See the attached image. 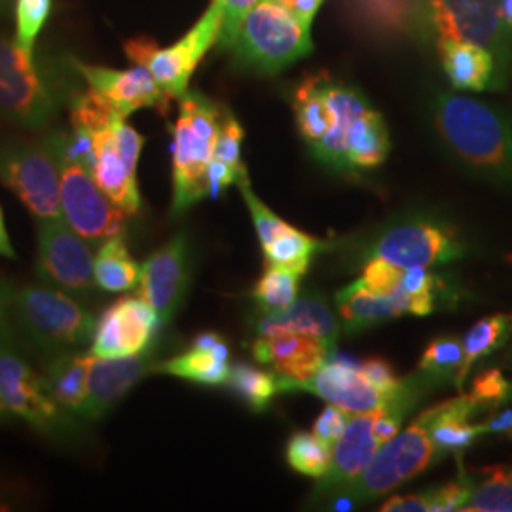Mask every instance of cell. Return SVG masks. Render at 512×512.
<instances>
[{"mask_svg": "<svg viewBox=\"0 0 512 512\" xmlns=\"http://www.w3.org/2000/svg\"><path fill=\"white\" fill-rule=\"evenodd\" d=\"M0 399L10 414L44 435H61L69 427L71 414L55 403L44 376L14 348L0 349Z\"/></svg>", "mask_w": 512, "mask_h": 512, "instance_id": "cell-14", "label": "cell"}, {"mask_svg": "<svg viewBox=\"0 0 512 512\" xmlns=\"http://www.w3.org/2000/svg\"><path fill=\"white\" fill-rule=\"evenodd\" d=\"M71 67V59L65 69L0 37V118L29 131L50 126L78 92Z\"/></svg>", "mask_w": 512, "mask_h": 512, "instance_id": "cell-3", "label": "cell"}, {"mask_svg": "<svg viewBox=\"0 0 512 512\" xmlns=\"http://www.w3.org/2000/svg\"><path fill=\"white\" fill-rule=\"evenodd\" d=\"M78 76L99 93L110 107L124 118L141 109H156L167 114L171 97L162 90L147 67L135 65L126 71L90 65L80 59H71Z\"/></svg>", "mask_w": 512, "mask_h": 512, "instance_id": "cell-18", "label": "cell"}, {"mask_svg": "<svg viewBox=\"0 0 512 512\" xmlns=\"http://www.w3.org/2000/svg\"><path fill=\"white\" fill-rule=\"evenodd\" d=\"M467 512H512V467H488L473 480Z\"/></svg>", "mask_w": 512, "mask_h": 512, "instance_id": "cell-37", "label": "cell"}, {"mask_svg": "<svg viewBox=\"0 0 512 512\" xmlns=\"http://www.w3.org/2000/svg\"><path fill=\"white\" fill-rule=\"evenodd\" d=\"M162 321L143 296H126L110 304L95 323L90 353L101 359L135 357L154 348Z\"/></svg>", "mask_w": 512, "mask_h": 512, "instance_id": "cell-15", "label": "cell"}, {"mask_svg": "<svg viewBox=\"0 0 512 512\" xmlns=\"http://www.w3.org/2000/svg\"><path fill=\"white\" fill-rule=\"evenodd\" d=\"M310 27L274 0H258L239 23L230 52L245 69L279 73L310 54Z\"/></svg>", "mask_w": 512, "mask_h": 512, "instance_id": "cell-6", "label": "cell"}, {"mask_svg": "<svg viewBox=\"0 0 512 512\" xmlns=\"http://www.w3.org/2000/svg\"><path fill=\"white\" fill-rule=\"evenodd\" d=\"M336 306L342 325L348 332H363L404 315L399 293L391 296L372 293L366 289L361 279L353 281L336 294Z\"/></svg>", "mask_w": 512, "mask_h": 512, "instance_id": "cell-27", "label": "cell"}, {"mask_svg": "<svg viewBox=\"0 0 512 512\" xmlns=\"http://www.w3.org/2000/svg\"><path fill=\"white\" fill-rule=\"evenodd\" d=\"M274 2L281 4L283 8H287L302 23L311 25V19L315 16V12H317V8L321 6L323 0H274Z\"/></svg>", "mask_w": 512, "mask_h": 512, "instance_id": "cell-51", "label": "cell"}, {"mask_svg": "<svg viewBox=\"0 0 512 512\" xmlns=\"http://www.w3.org/2000/svg\"><path fill=\"white\" fill-rule=\"evenodd\" d=\"M321 249V241L311 238L308 234L300 232L298 228H291L281 236L262 247L266 266L296 270L306 274L310 268L311 258Z\"/></svg>", "mask_w": 512, "mask_h": 512, "instance_id": "cell-36", "label": "cell"}, {"mask_svg": "<svg viewBox=\"0 0 512 512\" xmlns=\"http://www.w3.org/2000/svg\"><path fill=\"white\" fill-rule=\"evenodd\" d=\"M469 395L478 406L480 414L494 412L499 406L511 401L512 382L505 378V374L501 370L490 368L476 376L471 384Z\"/></svg>", "mask_w": 512, "mask_h": 512, "instance_id": "cell-41", "label": "cell"}, {"mask_svg": "<svg viewBox=\"0 0 512 512\" xmlns=\"http://www.w3.org/2000/svg\"><path fill=\"white\" fill-rule=\"evenodd\" d=\"M300 272L266 266L264 275L256 281L253 289L256 308L264 313H279L291 308L298 300L300 291Z\"/></svg>", "mask_w": 512, "mask_h": 512, "instance_id": "cell-35", "label": "cell"}, {"mask_svg": "<svg viewBox=\"0 0 512 512\" xmlns=\"http://www.w3.org/2000/svg\"><path fill=\"white\" fill-rule=\"evenodd\" d=\"M92 245L63 219L37 220V275L78 300H88L95 289Z\"/></svg>", "mask_w": 512, "mask_h": 512, "instance_id": "cell-13", "label": "cell"}, {"mask_svg": "<svg viewBox=\"0 0 512 512\" xmlns=\"http://www.w3.org/2000/svg\"><path fill=\"white\" fill-rule=\"evenodd\" d=\"M349 418H351L349 412L342 410V408L336 406V404H329V406L321 412V416L313 423V431H311V433H313L317 439L321 440L323 444H327L330 450H332L334 444L342 437V433H344V429H346V425H348Z\"/></svg>", "mask_w": 512, "mask_h": 512, "instance_id": "cell-46", "label": "cell"}, {"mask_svg": "<svg viewBox=\"0 0 512 512\" xmlns=\"http://www.w3.org/2000/svg\"><path fill=\"white\" fill-rule=\"evenodd\" d=\"M486 433H499L512 439V410H505L484 423Z\"/></svg>", "mask_w": 512, "mask_h": 512, "instance_id": "cell-52", "label": "cell"}, {"mask_svg": "<svg viewBox=\"0 0 512 512\" xmlns=\"http://www.w3.org/2000/svg\"><path fill=\"white\" fill-rule=\"evenodd\" d=\"M389 154V133L384 118L374 109L353 122L346 137L348 171L374 169L385 162Z\"/></svg>", "mask_w": 512, "mask_h": 512, "instance_id": "cell-30", "label": "cell"}, {"mask_svg": "<svg viewBox=\"0 0 512 512\" xmlns=\"http://www.w3.org/2000/svg\"><path fill=\"white\" fill-rule=\"evenodd\" d=\"M279 332L310 334L334 349L340 336V323L325 296L311 293L298 298L291 308L279 313H264L256 321V336H274Z\"/></svg>", "mask_w": 512, "mask_h": 512, "instance_id": "cell-24", "label": "cell"}, {"mask_svg": "<svg viewBox=\"0 0 512 512\" xmlns=\"http://www.w3.org/2000/svg\"><path fill=\"white\" fill-rule=\"evenodd\" d=\"M382 512H433V488L418 494L393 495L380 507Z\"/></svg>", "mask_w": 512, "mask_h": 512, "instance_id": "cell-49", "label": "cell"}, {"mask_svg": "<svg viewBox=\"0 0 512 512\" xmlns=\"http://www.w3.org/2000/svg\"><path fill=\"white\" fill-rule=\"evenodd\" d=\"M226 109L200 92L179 99V118L173 126V202L171 213L183 215L207 194V167L213 160Z\"/></svg>", "mask_w": 512, "mask_h": 512, "instance_id": "cell-5", "label": "cell"}, {"mask_svg": "<svg viewBox=\"0 0 512 512\" xmlns=\"http://www.w3.org/2000/svg\"><path fill=\"white\" fill-rule=\"evenodd\" d=\"M222 21V8L213 0L198 23L173 46L158 48L154 40L133 38L124 50L135 65L147 67L171 99H181L203 55L219 40Z\"/></svg>", "mask_w": 512, "mask_h": 512, "instance_id": "cell-8", "label": "cell"}, {"mask_svg": "<svg viewBox=\"0 0 512 512\" xmlns=\"http://www.w3.org/2000/svg\"><path fill=\"white\" fill-rule=\"evenodd\" d=\"M433 120L461 164L495 183L512 184V118L505 110L467 95L440 93Z\"/></svg>", "mask_w": 512, "mask_h": 512, "instance_id": "cell-2", "label": "cell"}, {"mask_svg": "<svg viewBox=\"0 0 512 512\" xmlns=\"http://www.w3.org/2000/svg\"><path fill=\"white\" fill-rule=\"evenodd\" d=\"M503 16L512 27V0H503Z\"/></svg>", "mask_w": 512, "mask_h": 512, "instance_id": "cell-54", "label": "cell"}, {"mask_svg": "<svg viewBox=\"0 0 512 512\" xmlns=\"http://www.w3.org/2000/svg\"><path fill=\"white\" fill-rule=\"evenodd\" d=\"M222 8V31H220L219 42L224 50H230L236 33H238L239 23L247 16V12L255 6L258 0H217Z\"/></svg>", "mask_w": 512, "mask_h": 512, "instance_id": "cell-48", "label": "cell"}, {"mask_svg": "<svg viewBox=\"0 0 512 512\" xmlns=\"http://www.w3.org/2000/svg\"><path fill=\"white\" fill-rule=\"evenodd\" d=\"M480 414L475 401L469 393L459 395L435 404L421 412L420 418L427 425L429 437L433 440L440 456L461 454L469 448L480 435L486 433L484 423H475V416Z\"/></svg>", "mask_w": 512, "mask_h": 512, "instance_id": "cell-23", "label": "cell"}, {"mask_svg": "<svg viewBox=\"0 0 512 512\" xmlns=\"http://www.w3.org/2000/svg\"><path fill=\"white\" fill-rule=\"evenodd\" d=\"M243 128L238 120L226 110L220 126L219 139L213 158L220 160L224 164L234 167L236 171H247L245 165L241 164V143H243Z\"/></svg>", "mask_w": 512, "mask_h": 512, "instance_id": "cell-44", "label": "cell"}, {"mask_svg": "<svg viewBox=\"0 0 512 512\" xmlns=\"http://www.w3.org/2000/svg\"><path fill=\"white\" fill-rule=\"evenodd\" d=\"M52 154L61 175V213L74 232L90 245L124 236L129 215L110 202L109 196L95 183L92 171L61 152L52 150Z\"/></svg>", "mask_w": 512, "mask_h": 512, "instance_id": "cell-12", "label": "cell"}, {"mask_svg": "<svg viewBox=\"0 0 512 512\" xmlns=\"http://www.w3.org/2000/svg\"><path fill=\"white\" fill-rule=\"evenodd\" d=\"M418 27L442 42H471L490 50L503 76L512 63V27L503 0H420Z\"/></svg>", "mask_w": 512, "mask_h": 512, "instance_id": "cell-7", "label": "cell"}, {"mask_svg": "<svg viewBox=\"0 0 512 512\" xmlns=\"http://www.w3.org/2000/svg\"><path fill=\"white\" fill-rule=\"evenodd\" d=\"M93 275L103 293H129L141 283V266L129 253L124 236L105 239L95 255Z\"/></svg>", "mask_w": 512, "mask_h": 512, "instance_id": "cell-29", "label": "cell"}, {"mask_svg": "<svg viewBox=\"0 0 512 512\" xmlns=\"http://www.w3.org/2000/svg\"><path fill=\"white\" fill-rule=\"evenodd\" d=\"M368 258H384L399 268H431L461 258L458 232L442 219L408 215L385 224L365 247Z\"/></svg>", "mask_w": 512, "mask_h": 512, "instance_id": "cell-11", "label": "cell"}, {"mask_svg": "<svg viewBox=\"0 0 512 512\" xmlns=\"http://www.w3.org/2000/svg\"><path fill=\"white\" fill-rule=\"evenodd\" d=\"M156 349L150 348L135 357L101 359L92 357L88 401L78 418L97 421L105 418L129 391L145 376L156 370Z\"/></svg>", "mask_w": 512, "mask_h": 512, "instance_id": "cell-19", "label": "cell"}, {"mask_svg": "<svg viewBox=\"0 0 512 512\" xmlns=\"http://www.w3.org/2000/svg\"><path fill=\"white\" fill-rule=\"evenodd\" d=\"M8 313L16 336L48 357L88 346L95 317L78 298L46 283H8Z\"/></svg>", "mask_w": 512, "mask_h": 512, "instance_id": "cell-4", "label": "cell"}, {"mask_svg": "<svg viewBox=\"0 0 512 512\" xmlns=\"http://www.w3.org/2000/svg\"><path fill=\"white\" fill-rule=\"evenodd\" d=\"M444 289V283L439 275L431 274L427 268H406L401 281V291L412 294V296H423L433 298L439 302L440 293Z\"/></svg>", "mask_w": 512, "mask_h": 512, "instance_id": "cell-47", "label": "cell"}, {"mask_svg": "<svg viewBox=\"0 0 512 512\" xmlns=\"http://www.w3.org/2000/svg\"><path fill=\"white\" fill-rule=\"evenodd\" d=\"M294 114L302 137L315 147L330 128V112L321 90V74L308 76L294 93Z\"/></svg>", "mask_w": 512, "mask_h": 512, "instance_id": "cell-33", "label": "cell"}, {"mask_svg": "<svg viewBox=\"0 0 512 512\" xmlns=\"http://www.w3.org/2000/svg\"><path fill=\"white\" fill-rule=\"evenodd\" d=\"M251 351L260 365L270 366L277 376L302 382L329 361L334 349L310 334L279 332L274 336H256Z\"/></svg>", "mask_w": 512, "mask_h": 512, "instance_id": "cell-20", "label": "cell"}, {"mask_svg": "<svg viewBox=\"0 0 512 512\" xmlns=\"http://www.w3.org/2000/svg\"><path fill=\"white\" fill-rule=\"evenodd\" d=\"M403 272V268L387 262L384 258H368L361 281L368 291L382 294V296H391L401 289Z\"/></svg>", "mask_w": 512, "mask_h": 512, "instance_id": "cell-43", "label": "cell"}, {"mask_svg": "<svg viewBox=\"0 0 512 512\" xmlns=\"http://www.w3.org/2000/svg\"><path fill=\"white\" fill-rule=\"evenodd\" d=\"M238 186L243 200H245L249 211H251V219H253V224H255L256 236L260 239L262 247H266L277 236H281L283 232L293 228L291 224H287L285 220L279 219L274 211H270L264 203L256 198L255 192L251 188V183H249V177H243L239 181Z\"/></svg>", "mask_w": 512, "mask_h": 512, "instance_id": "cell-42", "label": "cell"}, {"mask_svg": "<svg viewBox=\"0 0 512 512\" xmlns=\"http://www.w3.org/2000/svg\"><path fill=\"white\" fill-rule=\"evenodd\" d=\"M10 416V412H8V408L4 406V403H2V399H0V421L6 420Z\"/></svg>", "mask_w": 512, "mask_h": 512, "instance_id": "cell-55", "label": "cell"}, {"mask_svg": "<svg viewBox=\"0 0 512 512\" xmlns=\"http://www.w3.org/2000/svg\"><path fill=\"white\" fill-rule=\"evenodd\" d=\"M0 256H2V258H16L14 245H12V241H10L8 230H6V224H4V213H2V207H0Z\"/></svg>", "mask_w": 512, "mask_h": 512, "instance_id": "cell-53", "label": "cell"}, {"mask_svg": "<svg viewBox=\"0 0 512 512\" xmlns=\"http://www.w3.org/2000/svg\"><path fill=\"white\" fill-rule=\"evenodd\" d=\"M359 370L370 384L387 397L395 395L403 387V378H399L391 363H387L382 357L366 359L363 363H359Z\"/></svg>", "mask_w": 512, "mask_h": 512, "instance_id": "cell-45", "label": "cell"}, {"mask_svg": "<svg viewBox=\"0 0 512 512\" xmlns=\"http://www.w3.org/2000/svg\"><path fill=\"white\" fill-rule=\"evenodd\" d=\"M18 336L8 313V281L0 279V349L16 348Z\"/></svg>", "mask_w": 512, "mask_h": 512, "instance_id": "cell-50", "label": "cell"}, {"mask_svg": "<svg viewBox=\"0 0 512 512\" xmlns=\"http://www.w3.org/2000/svg\"><path fill=\"white\" fill-rule=\"evenodd\" d=\"M461 363H463L461 340L454 336H439L423 351L418 363V372L433 385L456 382Z\"/></svg>", "mask_w": 512, "mask_h": 512, "instance_id": "cell-38", "label": "cell"}, {"mask_svg": "<svg viewBox=\"0 0 512 512\" xmlns=\"http://www.w3.org/2000/svg\"><path fill=\"white\" fill-rule=\"evenodd\" d=\"M0 181L37 220L61 219V175L46 139L0 141Z\"/></svg>", "mask_w": 512, "mask_h": 512, "instance_id": "cell-9", "label": "cell"}, {"mask_svg": "<svg viewBox=\"0 0 512 512\" xmlns=\"http://www.w3.org/2000/svg\"><path fill=\"white\" fill-rule=\"evenodd\" d=\"M230 348L222 338L215 348H190L156 365L154 372L169 374L192 384L219 387L228 384L230 378Z\"/></svg>", "mask_w": 512, "mask_h": 512, "instance_id": "cell-28", "label": "cell"}, {"mask_svg": "<svg viewBox=\"0 0 512 512\" xmlns=\"http://www.w3.org/2000/svg\"><path fill=\"white\" fill-rule=\"evenodd\" d=\"M67 109L71 126L88 131L92 137L95 183L126 215H137L141 209L137 164L145 137L92 88L74 93Z\"/></svg>", "mask_w": 512, "mask_h": 512, "instance_id": "cell-1", "label": "cell"}, {"mask_svg": "<svg viewBox=\"0 0 512 512\" xmlns=\"http://www.w3.org/2000/svg\"><path fill=\"white\" fill-rule=\"evenodd\" d=\"M54 0H16V42L35 54L38 35L52 14Z\"/></svg>", "mask_w": 512, "mask_h": 512, "instance_id": "cell-40", "label": "cell"}, {"mask_svg": "<svg viewBox=\"0 0 512 512\" xmlns=\"http://www.w3.org/2000/svg\"><path fill=\"white\" fill-rule=\"evenodd\" d=\"M353 14L368 31L397 35L418 21L420 0H349Z\"/></svg>", "mask_w": 512, "mask_h": 512, "instance_id": "cell-32", "label": "cell"}, {"mask_svg": "<svg viewBox=\"0 0 512 512\" xmlns=\"http://www.w3.org/2000/svg\"><path fill=\"white\" fill-rule=\"evenodd\" d=\"M512 336V313H495L484 317L475 327L467 330L461 340L463 346V363L456 376V387L461 389L467 382L471 370L476 363L492 355L494 351L503 348Z\"/></svg>", "mask_w": 512, "mask_h": 512, "instance_id": "cell-31", "label": "cell"}, {"mask_svg": "<svg viewBox=\"0 0 512 512\" xmlns=\"http://www.w3.org/2000/svg\"><path fill=\"white\" fill-rule=\"evenodd\" d=\"M442 69L450 84L461 92L499 90L505 84L495 55L471 42L439 44Z\"/></svg>", "mask_w": 512, "mask_h": 512, "instance_id": "cell-25", "label": "cell"}, {"mask_svg": "<svg viewBox=\"0 0 512 512\" xmlns=\"http://www.w3.org/2000/svg\"><path fill=\"white\" fill-rule=\"evenodd\" d=\"M226 385L256 414L264 412L274 401L275 395L281 393L275 372L272 374L247 363L232 365Z\"/></svg>", "mask_w": 512, "mask_h": 512, "instance_id": "cell-34", "label": "cell"}, {"mask_svg": "<svg viewBox=\"0 0 512 512\" xmlns=\"http://www.w3.org/2000/svg\"><path fill=\"white\" fill-rule=\"evenodd\" d=\"M12 0H0V10H4Z\"/></svg>", "mask_w": 512, "mask_h": 512, "instance_id": "cell-56", "label": "cell"}, {"mask_svg": "<svg viewBox=\"0 0 512 512\" xmlns=\"http://www.w3.org/2000/svg\"><path fill=\"white\" fill-rule=\"evenodd\" d=\"M92 357L90 351L57 353L50 357L44 370V380L55 403L71 416H80L84 404L88 401Z\"/></svg>", "mask_w": 512, "mask_h": 512, "instance_id": "cell-26", "label": "cell"}, {"mask_svg": "<svg viewBox=\"0 0 512 512\" xmlns=\"http://www.w3.org/2000/svg\"><path fill=\"white\" fill-rule=\"evenodd\" d=\"M440 458L427 425L418 416L393 439L380 444L365 471L342 495L351 499L353 505L374 501L421 475Z\"/></svg>", "mask_w": 512, "mask_h": 512, "instance_id": "cell-10", "label": "cell"}, {"mask_svg": "<svg viewBox=\"0 0 512 512\" xmlns=\"http://www.w3.org/2000/svg\"><path fill=\"white\" fill-rule=\"evenodd\" d=\"M192 277V255L186 234L169 239L141 266L139 294L156 310L162 327L181 310Z\"/></svg>", "mask_w": 512, "mask_h": 512, "instance_id": "cell-17", "label": "cell"}, {"mask_svg": "<svg viewBox=\"0 0 512 512\" xmlns=\"http://www.w3.org/2000/svg\"><path fill=\"white\" fill-rule=\"evenodd\" d=\"M279 378V391H308L329 404H336L349 414H366L382 408L391 397L378 391L374 385L366 380L359 370V363L349 359L346 355L334 351L330 359L321 366L308 380H289Z\"/></svg>", "mask_w": 512, "mask_h": 512, "instance_id": "cell-16", "label": "cell"}, {"mask_svg": "<svg viewBox=\"0 0 512 512\" xmlns=\"http://www.w3.org/2000/svg\"><path fill=\"white\" fill-rule=\"evenodd\" d=\"M332 450L313 433L296 431L287 442V463L298 475L321 478L329 471Z\"/></svg>", "mask_w": 512, "mask_h": 512, "instance_id": "cell-39", "label": "cell"}, {"mask_svg": "<svg viewBox=\"0 0 512 512\" xmlns=\"http://www.w3.org/2000/svg\"><path fill=\"white\" fill-rule=\"evenodd\" d=\"M321 90L330 112V128L325 137L311 147L315 156L338 171H348L346 137L355 120L372 109L365 97L344 84L332 82L327 74H321Z\"/></svg>", "mask_w": 512, "mask_h": 512, "instance_id": "cell-22", "label": "cell"}, {"mask_svg": "<svg viewBox=\"0 0 512 512\" xmlns=\"http://www.w3.org/2000/svg\"><path fill=\"white\" fill-rule=\"evenodd\" d=\"M374 412L351 414L342 437L332 448L329 471L319 478L321 482L315 488V495L327 497V495L344 494L365 471L368 461L380 448L372 431Z\"/></svg>", "mask_w": 512, "mask_h": 512, "instance_id": "cell-21", "label": "cell"}]
</instances>
